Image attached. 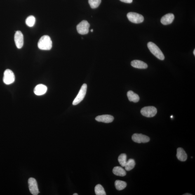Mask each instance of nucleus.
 I'll return each instance as SVG.
<instances>
[{
  "mask_svg": "<svg viewBox=\"0 0 195 195\" xmlns=\"http://www.w3.org/2000/svg\"><path fill=\"white\" fill-rule=\"evenodd\" d=\"M38 46L41 50H51L52 47V42L51 38L47 35L42 36L38 41Z\"/></svg>",
  "mask_w": 195,
  "mask_h": 195,
  "instance_id": "1",
  "label": "nucleus"
},
{
  "mask_svg": "<svg viewBox=\"0 0 195 195\" xmlns=\"http://www.w3.org/2000/svg\"><path fill=\"white\" fill-rule=\"evenodd\" d=\"M147 47L150 51L155 57L160 60H164V56L157 45L150 42L147 43Z\"/></svg>",
  "mask_w": 195,
  "mask_h": 195,
  "instance_id": "2",
  "label": "nucleus"
},
{
  "mask_svg": "<svg viewBox=\"0 0 195 195\" xmlns=\"http://www.w3.org/2000/svg\"><path fill=\"white\" fill-rule=\"evenodd\" d=\"M157 109L153 106H147L141 109V113L142 115L147 118L154 116L157 114Z\"/></svg>",
  "mask_w": 195,
  "mask_h": 195,
  "instance_id": "3",
  "label": "nucleus"
},
{
  "mask_svg": "<svg viewBox=\"0 0 195 195\" xmlns=\"http://www.w3.org/2000/svg\"><path fill=\"white\" fill-rule=\"evenodd\" d=\"M87 85L86 83L83 84L81 86V89H80L79 93L77 95L76 98H75L73 102V104L74 105H77L84 99L86 93Z\"/></svg>",
  "mask_w": 195,
  "mask_h": 195,
  "instance_id": "4",
  "label": "nucleus"
},
{
  "mask_svg": "<svg viewBox=\"0 0 195 195\" xmlns=\"http://www.w3.org/2000/svg\"><path fill=\"white\" fill-rule=\"evenodd\" d=\"M90 24L86 20H83L77 26V30L82 35L87 34L89 32Z\"/></svg>",
  "mask_w": 195,
  "mask_h": 195,
  "instance_id": "5",
  "label": "nucleus"
},
{
  "mask_svg": "<svg viewBox=\"0 0 195 195\" xmlns=\"http://www.w3.org/2000/svg\"><path fill=\"white\" fill-rule=\"evenodd\" d=\"M15 76L14 74L10 69H6L4 73L3 78V82L6 85H10L14 82Z\"/></svg>",
  "mask_w": 195,
  "mask_h": 195,
  "instance_id": "6",
  "label": "nucleus"
},
{
  "mask_svg": "<svg viewBox=\"0 0 195 195\" xmlns=\"http://www.w3.org/2000/svg\"><path fill=\"white\" fill-rule=\"evenodd\" d=\"M128 20L134 23H141L144 21V17L142 15L138 13L130 12L127 15Z\"/></svg>",
  "mask_w": 195,
  "mask_h": 195,
  "instance_id": "7",
  "label": "nucleus"
},
{
  "mask_svg": "<svg viewBox=\"0 0 195 195\" xmlns=\"http://www.w3.org/2000/svg\"><path fill=\"white\" fill-rule=\"evenodd\" d=\"M28 184L29 190L33 195H37L39 193L37 182L35 179L32 178H29L28 180Z\"/></svg>",
  "mask_w": 195,
  "mask_h": 195,
  "instance_id": "8",
  "label": "nucleus"
},
{
  "mask_svg": "<svg viewBox=\"0 0 195 195\" xmlns=\"http://www.w3.org/2000/svg\"><path fill=\"white\" fill-rule=\"evenodd\" d=\"M132 140L134 142L141 143L149 142L150 139L147 136L142 135V134L135 133L132 136Z\"/></svg>",
  "mask_w": 195,
  "mask_h": 195,
  "instance_id": "9",
  "label": "nucleus"
},
{
  "mask_svg": "<svg viewBox=\"0 0 195 195\" xmlns=\"http://www.w3.org/2000/svg\"><path fill=\"white\" fill-rule=\"evenodd\" d=\"M14 40L16 45L18 48H21L24 45V36L20 31H17L14 36Z\"/></svg>",
  "mask_w": 195,
  "mask_h": 195,
  "instance_id": "10",
  "label": "nucleus"
},
{
  "mask_svg": "<svg viewBox=\"0 0 195 195\" xmlns=\"http://www.w3.org/2000/svg\"><path fill=\"white\" fill-rule=\"evenodd\" d=\"M114 120V117L109 115H102L98 116L95 118L96 121L106 123L112 122Z\"/></svg>",
  "mask_w": 195,
  "mask_h": 195,
  "instance_id": "11",
  "label": "nucleus"
},
{
  "mask_svg": "<svg viewBox=\"0 0 195 195\" xmlns=\"http://www.w3.org/2000/svg\"><path fill=\"white\" fill-rule=\"evenodd\" d=\"M174 18H175V16L173 14L168 13L162 17L161 19V22L163 25H169V24L172 23Z\"/></svg>",
  "mask_w": 195,
  "mask_h": 195,
  "instance_id": "12",
  "label": "nucleus"
},
{
  "mask_svg": "<svg viewBox=\"0 0 195 195\" xmlns=\"http://www.w3.org/2000/svg\"><path fill=\"white\" fill-rule=\"evenodd\" d=\"M48 88L46 86L43 84H39L35 88L34 92L36 95H42L46 93Z\"/></svg>",
  "mask_w": 195,
  "mask_h": 195,
  "instance_id": "13",
  "label": "nucleus"
},
{
  "mask_svg": "<svg viewBox=\"0 0 195 195\" xmlns=\"http://www.w3.org/2000/svg\"><path fill=\"white\" fill-rule=\"evenodd\" d=\"M176 156L177 159L181 161L185 162L187 159V155L182 148L177 149Z\"/></svg>",
  "mask_w": 195,
  "mask_h": 195,
  "instance_id": "14",
  "label": "nucleus"
},
{
  "mask_svg": "<svg viewBox=\"0 0 195 195\" xmlns=\"http://www.w3.org/2000/svg\"><path fill=\"white\" fill-rule=\"evenodd\" d=\"M132 67L138 69H146L148 67L147 64L140 60H134L131 63Z\"/></svg>",
  "mask_w": 195,
  "mask_h": 195,
  "instance_id": "15",
  "label": "nucleus"
},
{
  "mask_svg": "<svg viewBox=\"0 0 195 195\" xmlns=\"http://www.w3.org/2000/svg\"><path fill=\"white\" fill-rule=\"evenodd\" d=\"M128 100L130 102H133L135 103L138 102L140 100V97L138 95L134 93L132 91H129L128 92L127 94Z\"/></svg>",
  "mask_w": 195,
  "mask_h": 195,
  "instance_id": "16",
  "label": "nucleus"
},
{
  "mask_svg": "<svg viewBox=\"0 0 195 195\" xmlns=\"http://www.w3.org/2000/svg\"><path fill=\"white\" fill-rule=\"evenodd\" d=\"M113 173L118 176H124L126 175V172L123 168L121 167L116 166L113 168Z\"/></svg>",
  "mask_w": 195,
  "mask_h": 195,
  "instance_id": "17",
  "label": "nucleus"
},
{
  "mask_svg": "<svg viewBox=\"0 0 195 195\" xmlns=\"http://www.w3.org/2000/svg\"><path fill=\"white\" fill-rule=\"evenodd\" d=\"M115 185L117 190L118 191H121L126 187L127 184L124 181L117 180L115 182Z\"/></svg>",
  "mask_w": 195,
  "mask_h": 195,
  "instance_id": "18",
  "label": "nucleus"
},
{
  "mask_svg": "<svg viewBox=\"0 0 195 195\" xmlns=\"http://www.w3.org/2000/svg\"><path fill=\"white\" fill-rule=\"evenodd\" d=\"M135 163L133 159H130L127 161L126 164L125 166V169L127 171L131 170L135 167Z\"/></svg>",
  "mask_w": 195,
  "mask_h": 195,
  "instance_id": "19",
  "label": "nucleus"
},
{
  "mask_svg": "<svg viewBox=\"0 0 195 195\" xmlns=\"http://www.w3.org/2000/svg\"><path fill=\"white\" fill-rule=\"evenodd\" d=\"M95 192L97 195H106V193L103 187L100 184H98L95 187Z\"/></svg>",
  "mask_w": 195,
  "mask_h": 195,
  "instance_id": "20",
  "label": "nucleus"
},
{
  "mask_svg": "<svg viewBox=\"0 0 195 195\" xmlns=\"http://www.w3.org/2000/svg\"><path fill=\"white\" fill-rule=\"evenodd\" d=\"M26 24L29 27H33L36 22V19L33 16L28 17L25 21Z\"/></svg>",
  "mask_w": 195,
  "mask_h": 195,
  "instance_id": "21",
  "label": "nucleus"
},
{
  "mask_svg": "<svg viewBox=\"0 0 195 195\" xmlns=\"http://www.w3.org/2000/svg\"><path fill=\"white\" fill-rule=\"evenodd\" d=\"M127 156L126 154H122L118 157V161L122 167H124L127 163Z\"/></svg>",
  "mask_w": 195,
  "mask_h": 195,
  "instance_id": "22",
  "label": "nucleus"
},
{
  "mask_svg": "<svg viewBox=\"0 0 195 195\" xmlns=\"http://www.w3.org/2000/svg\"><path fill=\"white\" fill-rule=\"evenodd\" d=\"M101 0H89V3L91 8L95 9L100 6Z\"/></svg>",
  "mask_w": 195,
  "mask_h": 195,
  "instance_id": "23",
  "label": "nucleus"
},
{
  "mask_svg": "<svg viewBox=\"0 0 195 195\" xmlns=\"http://www.w3.org/2000/svg\"><path fill=\"white\" fill-rule=\"evenodd\" d=\"M120 1H121L122 2L127 3H130L133 1V0H120Z\"/></svg>",
  "mask_w": 195,
  "mask_h": 195,
  "instance_id": "24",
  "label": "nucleus"
},
{
  "mask_svg": "<svg viewBox=\"0 0 195 195\" xmlns=\"http://www.w3.org/2000/svg\"><path fill=\"white\" fill-rule=\"evenodd\" d=\"M184 195H191L192 194H189V193H186V194H183Z\"/></svg>",
  "mask_w": 195,
  "mask_h": 195,
  "instance_id": "25",
  "label": "nucleus"
},
{
  "mask_svg": "<svg viewBox=\"0 0 195 195\" xmlns=\"http://www.w3.org/2000/svg\"><path fill=\"white\" fill-rule=\"evenodd\" d=\"M193 54H194V55H195V50L194 49V51H193Z\"/></svg>",
  "mask_w": 195,
  "mask_h": 195,
  "instance_id": "26",
  "label": "nucleus"
},
{
  "mask_svg": "<svg viewBox=\"0 0 195 195\" xmlns=\"http://www.w3.org/2000/svg\"><path fill=\"white\" fill-rule=\"evenodd\" d=\"M78 194L77 193H74V194H73V195H78Z\"/></svg>",
  "mask_w": 195,
  "mask_h": 195,
  "instance_id": "27",
  "label": "nucleus"
},
{
  "mask_svg": "<svg viewBox=\"0 0 195 195\" xmlns=\"http://www.w3.org/2000/svg\"><path fill=\"white\" fill-rule=\"evenodd\" d=\"M90 31H91V32H93V29H91V30H90Z\"/></svg>",
  "mask_w": 195,
  "mask_h": 195,
  "instance_id": "28",
  "label": "nucleus"
},
{
  "mask_svg": "<svg viewBox=\"0 0 195 195\" xmlns=\"http://www.w3.org/2000/svg\"><path fill=\"white\" fill-rule=\"evenodd\" d=\"M173 116L172 115L171 116H170V118H173Z\"/></svg>",
  "mask_w": 195,
  "mask_h": 195,
  "instance_id": "29",
  "label": "nucleus"
}]
</instances>
